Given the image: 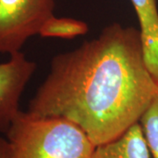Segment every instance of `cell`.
<instances>
[{
  "mask_svg": "<svg viewBox=\"0 0 158 158\" xmlns=\"http://www.w3.org/2000/svg\"><path fill=\"white\" fill-rule=\"evenodd\" d=\"M0 158H7V141L4 137H0Z\"/></svg>",
  "mask_w": 158,
  "mask_h": 158,
  "instance_id": "9c48e42d",
  "label": "cell"
},
{
  "mask_svg": "<svg viewBox=\"0 0 158 158\" xmlns=\"http://www.w3.org/2000/svg\"><path fill=\"white\" fill-rule=\"evenodd\" d=\"M157 93L140 31L112 23L96 38L53 57L27 112L68 119L98 146L138 123Z\"/></svg>",
  "mask_w": 158,
  "mask_h": 158,
  "instance_id": "6da1fadb",
  "label": "cell"
},
{
  "mask_svg": "<svg viewBox=\"0 0 158 158\" xmlns=\"http://www.w3.org/2000/svg\"><path fill=\"white\" fill-rule=\"evenodd\" d=\"M148 147L152 158H158V93L140 118Z\"/></svg>",
  "mask_w": 158,
  "mask_h": 158,
  "instance_id": "ba28073f",
  "label": "cell"
},
{
  "mask_svg": "<svg viewBox=\"0 0 158 158\" xmlns=\"http://www.w3.org/2000/svg\"><path fill=\"white\" fill-rule=\"evenodd\" d=\"M140 24L141 47L148 69L158 84V9L156 0H130Z\"/></svg>",
  "mask_w": 158,
  "mask_h": 158,
  "instance_id": "5b68a950",
  "label": "cell"
},
{
  "mask_svg": "<svg viewBox=\"0 0 158 158\" xmlns=\"http://www.w3.org/2000/svg\"><path fill=\"white\" fill-rule=\"evenodd\" d=\"M7 158H91L96 145L78 126L62 118L20 111L6 133Z\"/></svg>",
  "mask_w": 158,
  "mask_h": 158,
  "instance_id": "7a4b0ae2",
  "label": "cell"
},
{
  "mask_svg": "<svg viewBox=\"0 0 158 158\" xmlns=\"http://www.w3.org/2000/svg\"><path fill=\"white\" fill-rule=\"evenodd\" d=\"M91 158H152L140 123L113 141L96 146Z\"/></svg>",
  "mask_w": 158,
  "mask_h": 158,
  "instance_id": "8992f818",
  "label": "cell"
},
{
  "mask_svg": "<svg viewBox=\"0 0 158 158\" xmlns=\"http://www.w3.org/2000/svg\"><path fill=\"white\" fill-rule=\"evenodd\" d=\"M88 30V25L82 20L53 16L43 25L39 34L46 38L73 39L77 36L86 34Z\"/></svg>",
  "mask_w": 158,
  "mask_h": 158,
  "instance_id": "52a82bcc",
  "label": "cell"
},
{
  "mask_svg": "<svg viewBox=\"0 0 158 158\" xmlns=\"http://www.w3.org/2000/svg\"><path fill=\"white\" fill-rule=\"evenodd\" d=\"M56 0H0V54L11 56L54 15Z\"/></svg>",
  "mask_w": 158,
  "mask_h": 158,
  "instance_id": "3957f363",
  "label": "cell"
},
{
  "mask_svg": "<svg viewBox=\"0 0 158 158\" xmlns=\"http://www.w3.org/2000/svg\"><path fill=\"white\" fill-rule=\"evenodd\" d=\"M37 69L36 63L21 51L0 63V132L6 134L16 118L26 86Z\"/></svg>",
  "mask_w": 158,
  "mask_h": 158,
  "instance_id": "277c9868",
  "label": "cell"
}]
</instances>
